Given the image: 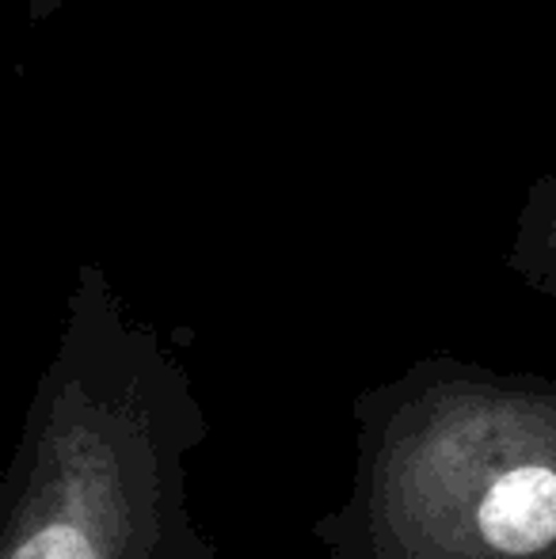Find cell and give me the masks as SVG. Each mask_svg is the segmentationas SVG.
Returning a JSON list of instances; mask_svg holds the SVG:
<instances>
[{"mask_svg":"<svg viewBox=\"0 0 556 559\" xmlns=\"http://www.w3.org/2000/svg\"><path fill=\"white\" fill-rule=\"evenodd\" d=\"M206 438L184 361L88 266L23 412L0 559H217L191 510Z\"/></svg>","mask_w":556,"mask_h":559,"instance_id":"6da1fadb","label":"cell"},{"mask_svg":"<svg viewBox=\"0 0 556 559\" xmlns=\"http://www.w3.org/2000/svg\"><path fill=\"white\" fill-rule=\"evenodd\" d=\"M511 271L537 294L556 301V176L537 187L527 214H522L511 251Z\"/></svg>","mask_w":556,"mask_h":559,"instance_id":"3957f363","label":"cell"},{"mask_svg":"<svg viewBox=\"0 0 556 559\" xmlns=\"http://www.w3.org/2000/svg\"><path fill=\"white\" fill-rule=\"evenodd\" d=\"M324 559H556V377L427 354L351 400Z\"/></svg>","mask_w":556,"mask_h":559,"instance_id":"7a4b0ae2","label":"cell"}]
</instances>
